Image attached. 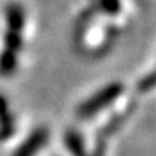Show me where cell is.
<instances>
[{"label": "cell", "mask_w": 156, "mask_h": 156, "mask_svg": "<svg viewBox=\"0 0 156 156\" xmlns=\"http://www.w3.org/2000/svg\"><path fill=\"white\" fill-rule=\"evenodd\" d=\"M123 91V85L119 83L110 84L104 87L103 90H100L97 94L91 95L87 101H84L81 107L78 108V113L83 117H90L95 114L97 112L103 110L106 106H108L113 100H116L119 94Z\"/></svg>", "instance_id": "6da1fadb"}, {"label": "cell", "mask_w": 156, "mask_h": 156, "mask_svg": "<svg viewBox=\"0 0 156 156\" xmlns=\"http://www.w3.org/2000/svg\"><path fill=\"white\" fill-rule=\"evenodd\" d=\"M48 142V130L46 129H36L28 136V139L16 149L12 156H35Z\"/></svg>", "instance_id": "7a4b0ae2"}, {"label": "cell", "mask_w": 156, "mask_h": 156, "mask_svg": "<svg viewBox=\"0 0 156 156\" xmlns=\"http://www.w3.org/2000/svg\"><path fill=\"white\" fill-rule=\"evenodd\" d=\"M7 20L10 25V29L15 32H19L23 28L25 22V13H23L20 6H10L7 10Z\"/></svg>", "instance_id": "3957f363"}, {"label": "cell", "mask_w": 156, "mask_h": 156, "mask_svg": "<svg viewBox=\"0 0 156 156\" xmlns=\"http://www.w3.org/2000/svg\"><path fill=\"white\" fill-rule=\"evenodd\" d=\"M65 143H67L68 149L74 156H85L83 139L77 132H68L67 136H65Z\"/></svg>", "instance_id": "277c9868"}, {"label": "cell", "mask_w": 156, "mask_h": 156, "mask_svg": "<svg viewBox=\"0 0 156 156\" xmlns=\"http://www.w3.org/2000/svg\"><path fill=\"white\" fill-rule=\"evenodd\" d=\"M16 65V58L13 51H5L0 56V73L2 74H10Z\"/></svg>", "instance_id": "5b68a950"}]
</instances>
